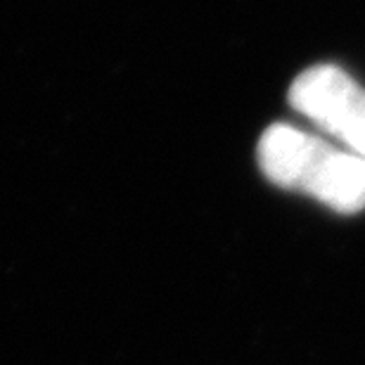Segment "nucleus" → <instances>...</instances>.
I'll list each match as a JSON object with an SVG mask.
<instances>
[{"label": "nucleus", "mask_w": 365, "mask_h": 365, "mask_svg": "<svg viewBox=\"0 0 365 365\" xmlns=\"http://www.w3.org/2000/svg\"><path fill=\"white\" fill-rule=\"evenodd\" d=\"M289 105L327 130L346 150L365 157V88L337 64H316L289 86Z\"/></svg>", "instance_id": "f03ea898"}, {"label": "nucleus", "mask_w": 365, "mask_h": 365, "mask_svg": "<svg viewBox=\"0 0 365 365\" xmlns=\"http://www.w3.org/2000/svg\"><path fill=\"white\" fill-rule=\"evenodd\" d=\"M259 169L277 187L299 190L339 214L365 209V157L339 150L289 123L261 133Z\"/></svg>", "instance_id": "f257e3e1"}]
</instances>
